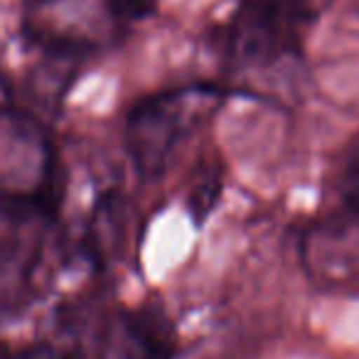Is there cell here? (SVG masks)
I'll return each mask as SVG.
<instances>
[{
    "instance_id": "3957f363",
    "label": "cell",
    "mask_w": 359,
    "mask_h": 359,
    "mask_svg": "<svg viewBox=\"0 0 359 359\" xmlns=\"http://www.w3.org/2000/svg\"><path fill=\"white\" fill-rule=\"evenodd\" d=\"M219 81H192L143 96L126 116L123 145L135 175L158 182L175 155L229 99Z\"/></svg>"
},
{
    "instance_id": "7a4b0ae2",
    "label": "cell",
    "mask_w": 359,
    "mask_h": 359,
    "mask_svg": "<svg viewBox=\"0 0 359 359\" xmlns=\"http://www.w3.org/2000/svg\"><path fill=\"white\" fill-rule=\"evenodd\" d=\"M158 0H22L25 45L52 65H79L121 45Z\"/></svg>"
},
{
    "instance_id": "ba28073f",
    "label": "cell",
    "mask_w": 359,
    "mask_h": 359,
    "mask_svg": "<svg viewBox=\"0 0 359 359\" xmlns=\"http://www.w3.org/2000/svg\"><path fill=\"white\" fill-rule=\"evenodd\" d=\"M15 106V91H13V84L8 79V74L0 67V114H6L8 109Z\"/></svg>"
},
{
    "instance_id": "8992f818",
    "label": "cell",
    "mask_w": 359,
    "mask_h": 359,
    "mask_svg": "<svg viewBox=\"0 0 359 359\" xmlns=\"http://www.w3.org/2000/svg\"><path fill=\"white\" fill-rule=\"evenodd\" d=\"M175 334L160 310L143 308L114 320L104 359H172Z\"/></svg>"
},
{
    "instance_id": "6da1fadb",
    "label": "cell",
    "mask_w": 359,
    "mask_h": 359,
    "mask_svg": "<svg viewBox=\"0 0 359 359\" xmlns=\"http://www.w3.org/2000/svg\"><path fill=\"white\" fill-rule=\"evenodd\" d=\"M67 202L57 145L37 114L13 106L0 114V222L55 224Z\"/></svg>"
},
{
    "instance_id": "5b68a950",
    "label": "cell",
    "mask_w": 359,
    "mask_h": 359,
    "mask_svg": "<svg viewBox=\"0 0 359 359\" xmlns=\"http://www.w3.org/2000/svg\"><path fill=\"white\" fill-rule=\"evenodd\" d=\"M310 280L325 290L359 288V224L344 215L318 219L300 241Z\"/></svg>"
},
{
    "instance_id": "52a82bcc",
    "label": "cell",
    "mask_w": 359,
    "mask_h": 359,
    "mask_svg": "<svg viewBox=\"0 0 359 359\" xmlns=\"http://www.w3.org/2000/svg\"><path fill=\"white\" fill-rule=\"evenodd\" d=\"M334 190H337L339 202L337 212L359 224V138L349 145L342 163H339Z\"/></svg>"
},
{
    "instance_id": "277c9868",
    "label": "cell",
    "mask_w": 359,
    "mask_h": 359,
    "mask_svg": "<svg viewBox=\"0 0 359 359\" xmlns=\"http://www.w3.org/2000/svg\"><path fill=\"white\" fill-rule=\"evenodd\" d=\"M323 0H241L217 30V47L236 72H269L295 62Z\"/></svg>"
}]
</instances>
